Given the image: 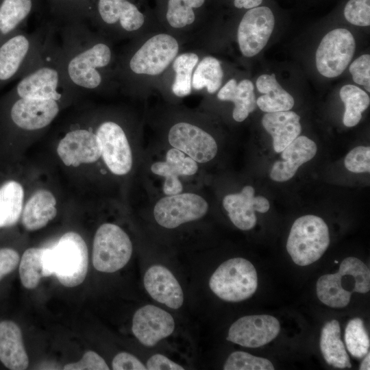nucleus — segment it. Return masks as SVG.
Wrapping results in <instances>:
<instances>
[{"instance_id": "1", "label": "nucleus", "mask_w": 370, "mask_h": 370, "mask_svg": "<svg viewBox=\"0 0 370 370\" xmlns=\"http://www.w3.org/2000/svg\"><path fill=\"white\" fill-rule=\"evenodd\" d=\"M59 32L60 61L73 89L79 94L104 88L113 61L110 45L84 20L66 21Z\"/></svg>"}, {"instance_id": "2", "label": "nucleus", "mask_w": 370, "mask_h": 370, "mask_svg": "<svg viewBox=\"0 0 370 370\" xmlns=\"http://www.w3.org/2000/svg\"><path fill=\"white\" fill-rule=\"evenodd\" d=\"M53 36L42 59L21 77L12 97L53 99L64 103L78 95L66 77L60 61L58 45Z\"/></svg>"}, {"instance_id": "3", "label": "nucleus", "mask_w": 370, "mask_h": 370, "mask_svg": "<svg viewBox=\"0 0 370 370\" xmlns=\"http://www.w3.org/2000/svg\"><path fill=\"white\" fill-rule=\"evenodd\" d=\"M53 29L21 30L0 43V86L30 71L42 59Z\"/></svg>"}, {"instance_id": "4", "label": "nucleus", "mask_w": 370, "mask_h": 370, "mask_svg": "<svg viewBox=\"0 0 370 370\" xmlns=\"http://www.w3.org/2000/svg\"><path fill=\"white\" fill-rule=\"evenodd\" d=\"M329 245V229L325 222L318 216L307 214L293 223L286 250L296 264L306 266L318 260Z\"/></svg>"}, {"instance_id": "5", "label": "nucleus", "mask_w": 370, "mask_h": 370, "mask_svg": "<svg viewBox=\"0 0 370 370\" xmlns=\"http://www.w3.org/2000/svg\"><path fill=\"white\" fill-rule=\"evenodd\" d=\"M211 291L227 301L237 302L251 297L258 287L254 266L243 258H234L223 262L209 280Z\"/></svg>"}, {"instance_id": "6", "label": "nucleus", "mask_w": 370, "mask_h": 370, "mask_svg": "<svg viewBox=\"0 0 370 370\" xmlns=\"http://www.w3.org/2000/svg\"><path fill=\"white\" fill-rule=\"evenodd\" d=\"M53 275L62 285L75 287L85 280L88 267V251L83 238L75 232L63 234L50 248Z\"/></svg>"}, {"instance_id": "7", "label": "nucleus", "mask_w": 370, "mask_h": 370, "mask_svg": "<svg viewBox=\"0 0 370 370\" xmlns=\"http://www.w3.org/2000/svg\"><path fill=\"white\" fill-rule=\"evenodd\" d=\"M132 254L129 236L119 225L103 223L95 232L92 246V264L103 273H114L124 267Z\"/></svg>"}, {"instance_id": "8", "label": "nucleus", "mask_w": 370, "mask_h": 370, "mask_svg": "<svg viewBox=\"0 0 370 370\" xmlns=\"http://www.w3.org/2000/svg\"><path fill=\"white\" fill-rule=\"evenodd\" d=\"M177 40L166 34H156L139 47L128 59V71L137 75H157L176 58Z\"/></svg>"}, {"instance_id": "9", "label": "nucleus", "mask_w": 370, "mask_h": 370, "mask_svg": "<svg viewBox=\"0 0 370 370\" xmlns=\"http://www.w3.org/2000/svg\"><path fill=\"white\" fill-rule=\"evenodd\" d=\"M353 35L346 29L328 32L321 40L316 52L318 71L326 77L340 75L349 64L355 52Z\"/></svg>"}, {"instance_id": "10", "label": "nucleus", "mask_w": 370, "mask_h": 370, "mask_svg": "<svg viewBox=\"0 0 370 370\" xmlns=\"http://www.w3.org/2000/svg\"><path fill=\"white\" fill-rule=\"evenodd\" d=\"M208 210V204L201 196L180 193L166 195L158 200L153 208V216L162 227L173 229L202 218Z\"/></svg>"}, {"instance_id": "11", "label": "nucleus", "mask_w": 370, "mask_h": 370, "mask_svg": "<svg viewBox=\"0 0 370 370\" xmlns=\"http://www.w3.org/2000/svg\"><path fill=\"white\" fill-rule=\"evenodd\" d=\"M101 156L110 171L117 175L127 174L132 166V153L126 134L118 123L106 120L96 128Z\"/></svg>"}, {"instance_id": "12", "label": "nucleus", "mask_w": 370, "mask_h": 370, "mask_svg": "<svg viewBox=\"0 0 370 370\" xmlns=\"http://www.w3.org/2000/svg\"><path fill=\"white\" fill-rule=\"evenodd\" d=\"M88 16L105 31L117 34L136 32L145 22L143 13L129 0H97Z\"/></svg>"}, {"instance_id": "13", "label": "nucleus", "mask_w": 370, "mask_h": 370, "mask_svg": "<svg viewBox=\"0 0 370 370\" xmlns=\"http://www.w3.org/2000/svg\"><path fill=\"white\" fill-rule=\"evenodd\" d=\"M12 97L10 119L13 125L26 132L39 131L49 126L59 114L62 104L53 99Z\"/></svg>"}, {"instance_id": "14", "label": "nucleus", "mask_w": 370, "mask_h": 370, "mask_svg": "<svg viewBox=\"0 0 370 370\" xmlns=\"http://www.w3.org/2000/svg\"><path fill=\"white\" fill-rule=\"evenodd\" d=\"M275 19L268 7L249 9L241 19L237 32L242 54L253 57L267 45L274 28Z\"/></svg>"}, {"instance_id": "15", "label": "nucleus", "mask_w": 370, "mask_h": 370, "mask_svg": "<svg viewBox=\"0 0 370 370\" xmlns=\"http://www.w3.org/2000/svg\"><path fill=\"white\" fill-rule=\"evenodd\" d=\"M168 140L173 148L199 163L210 161L218 151L217 142L210 134L186 122L173 125L169 132Z\"/></svg>"}, {"instance_id": "16", "label": "nucleus", "mask_w": 370, "mask_h": 370, "mask_svg": "<svg viewBox=\"0 0 370 370\" xmlns=\"http://www.w3.org/2000/svg\"><path fill=\"white\" fill-rule=\"evenodd\" d=\"M57 153L65 165L78 166L97 161L101 156V148L95 132L79 127L68 131L61 138Z\"/></svg>"}, {"instance_id": "17", "label": "nucleus", "mask_w": 370, "mask_h": 370, "mask_svg": "<svg viewBox=\"0 0 370 370\" xmlns=\"http://www.w3.org/2000/svg\"><path fill=\"white\" fill-rule=\"evenodd\" d=\"M280 330V322L273 316H245L230 326L226 339L243 347H258L275 338Z\"/></svg>"}, {"instance_id": "18", "label": "nucleus", "mask_w": 370, "mask_h": 370, "mask_svg": "<svg viewBox=\"0 0 370 370\" xmlns=\"http://www.w3.org/2000/svg\"><path fill=\"white\" fill-rule=\"evenodd\" d=\"M175 329V321L168 312L153 305L138 309L132 319V330L143 345L152 347L170 336Z\"/></svg>"}, {"instance_id": "19", "label": "nucleus", "mask_w": 370, "mask_h": 370, "mask_svg": "<svg viewBox=\"0 0 370 370\" xmlns=\"http://www.w3.org/2000/svg\"><path fill=\"white\" fill-rule=\"evenodd\" d=\"M223 206L232 223L241 230L254 227L257 222L256 211L265 213L270 208L268 199L255 196V190L249 185L245 186L240 193L225 195Z\"/></svg>"}, {"instance_id": "20", "label": "nucleus", "mask_w": 370, "mask_h": 370, "mask_svg": "<svg viewBox=\"0 0 370 370\" xmlns=\"http://www.w3.org/2000/svg\"><path fill=\"white\" fill-rule=\"evenodd\" d=\"M316 143L305 136H299L281 153L280 160L275 161L270 171V177L278 182L291 180L300 166L312 160L316 155Z\"/></svg>"}, {"instance_id": "21", "label": "nucleus", "mask_w": 370, "mask_h": 370, "mask_svg": "<svg viewBox=\"0 0 370 370\" xmlns=\"http://www.w3.org/2000/svg\"><path fill=\"white\" fill-rule=\"evenodd\" d=\"M144 286L154 300L170 308L177 309L183 304L181 286L173 273L162 265H153L146 271Z\"/></svg>"}, {"instance_id": "22", "label": "nucleus", "mask_w": 370, "mask_h": 370, "mask_svg": "<svg viewBox=\"0 0 370 370\" xmlns=\"http://www.w3.org/2000/svg\"><path fill=\"white\" fill-rule=\"evenodd\" d=\"M262 124L271 136L276 153L282 152L301 132L300 116L290 110L267 112L262 119Z\"/></svg>"}, {"instance_id": "23", "label": "nucleus", "mask_w": 370, "mask_h": 370, "mask_svg": "<svg viewBox=\"0 0 370 370\" xmlns=\"http://www.w3.org/2000/svg\"><path fill=\"white\" fill-rule=\"evenodd\" d=\"M0 361L11 370H24L29 365L21 328L10 320L0 322Z\"/></svg>"}, {"instance_id": "24", "label": "nucleus", "mask_w": 370, "mask_h": 370, "mask_svg": "<svg viewBox=\"0 0 370 370\" xmlns=\"http://www.w3.org/2000/svg\"><path fill=\"white\" fill-rule=\"evenodd\" d=\"M56 199L48 190H38L27 200L23 208L21 222L28 231L40 230L57 214Z\"/></svg>"}, {"instance_id": "25", "label": "nucleus", "mask_w": 370, "mask_h": 370, "mask_svg": "<svg viewBox=\"0 0 370 370\" xmlns=\"http://www.w3.org/2000/svg\"><path fill=\"white\" fill-rule=\"evenodd\" d=\"M254 89V84L249 79H243L237 84L232 79L219 90L217 97L221 101H232L234 103L233 119L242 122L257 107Z\"/></svg>"}, {"instance_id": "26", "label": "nucleus", "mask_w": 370, "mask_h": 370, "mask_svg": "<svg viewBox=\"0 0 370 370\" xmlns=\"http://www.w3.org/2000/svg\"><path fill=\"white\" fill-rule=\"evenodd\" d=\"M258 90L263 95L256 99L258 108L265 112L290 110L295 104L293 97L278 82L274 74H263L256 80Z\"/></svg>"}, {"instance_id": "27", "label": "nucleus", "mask_w": 370, "mask_h": 370, "mask_svg": "<svg viewBox=\"0 0 370 370\" xmlns=\"http://www.w3.org/2000/svg\"><path fill=\"white\" fill-rule=\"evenodd\" d=\"M320 348L326 362L334 367H352L349 357L341 339V328L336 320L325 324L321 330Z\"/></svg>"}, {"instance_id": "28", "label": "nucleus", "mask_w": 370, "mask_h": 370, "mask_svg": "<svg viewBox=\"0 0 370 370\" xmlns=\"http://www.w3.org/2000/svg\"><path fill=\"white\" fill-rule=\"evenodd\" d=\"M34 0H2L0 4V43L19 31L34 8Z\"/></svg>"}, {"instance_id": "29", "label": "nucleus", "mask_w": 370, "mask_h": 370, "mask_svg": "<svg viewBox=\"0 0 370 370\" xmlns=\"http://www.w3.org/2000/svg\"><path fill=\"white\" fill-rule=\"evenodd\" d=\"M24 190L22 185L10 180L0 186V228L15 225L21 217Z\"/></svg>"}, {"instance_id": "30", "label": "nucleus", "mask_w": 370, "mask_h": 370, "mask_svg": "<svg viewBox=\"0 0 370 370\" xmlns=\"http://www.w3.org/2000/svg\"><path fill=\"white\" fill-rule=\"evenodd\" d=\"M341 284L345 290L353 293H365L370 289L369 269L355 257L345 258L338 270Z\"/></svg>"}, {"instance_id": "31", "label": "nucleus", "mask_w": 370, "mask_h": 370, "mask_svg": "<svg viewBox=\"0 0 370 370\" xmlns=\"http://www.w3.org/2000/svg\"><path fill=\"white\" fill-rule=\"evenodd\" d=\"M45 249L31 247L26 249L20 260L19 276L21 284L27 289H34L42 278L50 276L45 262Z\"/></svg>"}, {"instance_id": "32", "label": "nucleus", "mask_w": 370, "mask_h": 370, "mask_svg": "<svg viewBox=\"0 0 370 370\" xmlns=\"http://www.w3.org/2000/svg\"><path fill=\"white\" fill-rule=\"evenodd\" d=\"M151 171L158 175L167 178L178 177L179 175H193L198 171L196 161L189 156H186L182 151L170 149L166 154L164 162H157L151 166Z\"/></svg>"}, {"instance_id": "33", "label": "nucleus", "mask_w": 370, "mask_h": 370, "mask_svg": "<svg viewBox=\"0 0 370 370\" xmlns=\"http://www.w3.org/2000/svg\"><path fill=\"white\" fill-rule=\"evenodd\" d=\"M340 97L345 108L343 124L349 127L356 125L362 118V112L370 104L369 96L359 87L347 84L341 88Z\"/></svg>"}, {"instance_id": "34", "label": "nucleus", "mask_w": 370, "mask_h": 370, "mask_svg": "<svg viewBox=\"0 0 370 370\" xmlns=\"http://www.w3.org/2000/svg\"><path fill=\"white\" fill-rule=\"evenodd\" d=\"M317 295L319 300L332 308H343L350 301L352 293L343 288L338 272L321 276L317 282Z\"/></svg>"}, {"instance_id": "35", "label": "nucleus", "mask_w": 370, "mask_h": 370, "mask_svg": "<svg viewBox=\"0 0 370 370\" xmlns=\"http://www.w3.org/2000/svg\"><path fill=\"white\" fill-rule=\"evenodd\" d=\"M223 71L220 62L212 56L205 57L197 65L191 84L196 90L206 88L209 93L217 91L223 81Z\"/></svg>"}, {"instance_id": "36", "label": "nucleus", "mask_w": 370, "mask_h": 370, "mask_svg": "<svg viewBox=\"0 0 370 370\" xmlns=\"http://www.w3.org/2000/svg\"><path fill=\"white\" fill-rule=\"evenodd\" d=\"M199 60L195 53H185L176 57L173 63L175 76L172 91L177 97H185L191 92V76L194 67Z\"/></svg>"}, {"instance_id": "37", "label": "nucleus", "mask_w": 370, "mask_h": 370, "mask_svg": "<svg viewBox=\"0 0 370 370\" xmlns=\"http://www.w3.org/2000/svg\"><path fill=\"white\" fill-rule=\"evenodd\" d=\"M345 341L349 352L355 358H362L369 352V337L361 319L354 318L348 322Z\"/></svg>"}, {"instance_id": "38", "label": "nucleus", "mask_w": 370, "mask_h": 370, "mask_svg": "<svg viewBox=\"0 0 370 370\" xmlns=\"http://www.w3.org/2000/svg\"><path fill=\"white\" fill-rule=\"evenodd\" d=\"M205 0H169L166 20L174 28L192 24L195 19L193 8L201 7Z\"/></svg>"}, {"instance_id": "39", "label": "nucleus", "mask_w": 370, "mask_h": 370, "mask_svg": "<svg viewBox=\"0 0 370 370\" xmlns=\"http://www.w3.org/2000/svg\"><path fill=\"white\" fill-rule=\"evenodd\" d=\"M224 370H273L271 362L266 358L237 351L232 352L226 360Z\"/></svg>"}, {"instance_id": "40", "label": "nucleus", "mask_w": 370, "mask_h": 370, "mask_svg": "<svg viewBox=\"0 0 370 370\" xmlns=\"http://www.w3.org/2000/svg\"><path fill=\"white\" fill-rule=\"evenodd\" d=\"M56 10L63 17L64 22L72 20H84L88 16V0H52Z\"/></svg>"}, {"instance_id": "41", "label": "nucleus", "mask_w": 370, "mask_h": 370, "mask_svg": "<svg viewBox=\"0 0 370 370\" xmlns=\"http://www.w3.org/2000/svg\"><path fill=\"white\" fill-rule=\"evenodd\" d=\"M370 0H349L344 8V16L350 23L358 26L370 25Z\"/></svg>"}, {"instance_id": "42", "label": "nucleus", "mask_w": 370, "mask_h": 370, "mask_svg": "<svg viewBox=\"0 0 370 370\" xmlns=\"http://www.w3.org/2000/svg\"><path fill=\"white\" fill-rule=\"evenodd\" d=\"M344 164L353 173L370 172V147L358 146L352 149L345 156Z\"/></svg>"}, {"instance_id": "43", "label": "nucleus", "mask_w": 370, "mask_h": 370, "mask_svg": "<svg viewBox=\"0 0 370 370\" xmlns=\"http://www.w3.org/2000/svg\"><path fill=\"white\" fill-rule=\"evenodd\" d=\"M355 83L362 85L370 92V56L365 54L356 59L349 66Z\"/></svg>"}, {"instance_id": "44", "label": "nucleus", "mask_w": 370, "mask_h": 370, "mask_svg": "<svg viewBox=\"0 0 370 370\" xmlns=\"http://www.w3.org/2000/svg\"><path fill=\"white\" fill-rule=\"evenodd\" d=\"M63 369L64 370L110 369L104 359L93 351H88L79 361L66 364Z\"/></svg>"}, {"instance_id": "45", "label": "nucleus", "mask_w": 370, "mask_h": 370, "mask_svg": "<svg viewBox=\"0 0 370 370\" xmlns=\"http://www.w3.org/2000/svg\"><path fill=\"white\" fill-rule=\"evenodd\" d=\"M19 261L16 250L9 247L0 249V281L16 268Z\"/></svg>"}, {"instance_id": "46", "label": "nucleus", "mask_w": 370, "mask_h": 370, "mask_svg": "<svg viewBox=\"0 0 370 370\" xmlns=\"http://www.w3.org/2000/svg\"><path fill=\"white\" fill-rule=\"evenodd\" d=\"M114 370H145L147 367L134 355L121 352L115 356L112 362Z\"/></svg>"}, {"instance_id": "47", "label": "nucleus", "mask_w": 370, "mask_h": 370, "mask_svg": "<svg viewBox=\"0 0 370 370\" xmlns=\"http://www.w3.org/2000/svg\"><path fill=\"white\" fill-rule=\"evenodd\" d=\"M149 370H184V368L171 360L164 355L157 354L151 356L147 362Z\"/></svg>"}, {"instance_id": "48", "label": "nucleus", "mask_w": 370, "mask_h": 370, "mask_svg": "<svg viewBox=\"0 0 370 370\" xmlns=\"http://www.w3.org/2000/svg\"><path fill=\"white\" fill-rule=\"evenodd\" d=\"M262 0H234V5L237 8L251 9L258 7Z\"/></svg>"}, {"instance_id": "49", "label": "nucleus", "mask_w": 370, "mask_h": 370, "mask_svg": "<svg viewBox=\"0 0 370 370\" xmlns=\"http://www.w3.org/2000/svg\"><path fill=\"white\" fill-rule=\"evenodd\" d=\"M365 358L363 359L362 362L360 364V370H369V364H370V354L369 352L365 356H364Z\"/></svg>"}]
</instances>
